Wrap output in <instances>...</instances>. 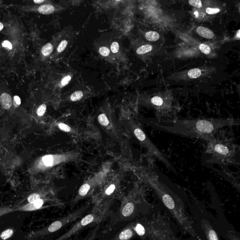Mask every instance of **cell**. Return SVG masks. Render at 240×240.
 I'll use <instances>...</instances> for the list:
<instances>
[{
	"mask_svg": "<svg viewBox=\"0 0 240 240\" xmlns=\"http://www.w3.org/2000/svg\"><path fill=\"white\" fill-rule=\"evenodd\" d=\"M152 128L169 133L205 141L212 139L221 128L239 125L240 121L234 118H178L158 121L152 119L148 122Z\"/></svg>",
	"mask_w": 240,
	"mask_h": 240,
	"instance_id": "obj_1",
	"label": "cell"
},
{
	"mask_svg": "<svg viewBox=\"0 0 240 240\" xmlns=\"http://www.w3.org/2000/svg\"><path fill=\"white\" fill-rule=\"evenodd\" d=\"M144 174L146 182L153 189L179 225L194 238L201 240L193 229L192 224L186 214L180 198L165 184L160 181L159 176L153 169H147L145 171Z\"/></svg>",
	"mask_w": 240,
	"mask_h": 240,
	"instance_id": "obj_2",
	"label": "cell"
},
{
	"mask_svg": "<svg viewBox=\"0 0 240 240\" xmlns=\"http://www.w3.org/2000/svg\"><path fill=\"white\" fill-rule=\"evenodd\" d=\"M206 142L205 153L208 158L206 160L208 163L224 166L237 164L239 147L232 139L223 135L220 130Z\"/></svg>",
	"mask_w": 240,
	"mask_h": 240,
	"instance_id": "obj_3",
	"label": "cell"
},
{
	"mask_svg": "<svg viewBox=\"0 0 240 240\" xmlns=\"http://www.w3.org/2000/svg\"><path fill=\"white\" fill-rule=\"evenodd\" d=\"M107 213V208H95L93 209L90 214L85 216L83 218H82L81 220L76 223L71 227L68 231L62 235L56 240H67L72 235H74L76 233L81 230L82 229L85 228L87 225L101 221L105 217Z\"/></svg>",
	"mask_w": 240,
	"mask_h": 240,
	"instance_id": "obj_4",
	"label": "cell"
},
{
	"mask_svg": "<svg viewBox=\"0 0 240 240\" xmlns=\"http://www.w3.org/2000/svg\"><path fill=\"white\" fill-rule=\"evenodd\" d=\"M134 134L137 139L144 144L145 147L152 156L162 162L168 169L175 174H177L176 170L169 160L159 150L153 142L150 140L143 130L139 128H136L134 130Z\"/></svg>",
	"mask_w": 240,
	"mask_h": 240,
	"instance_id": "obj_5",
	"label": "cell"
},
{
	"mask_svg": "<svg viewBox=\"0 0 240 240\" xmlns=\"http://www.w3.org/2000/svg\"><path fill=\"white\" fill-rule=\"evenodd\" d=\"M133 225L130 224L121 230L111 240H130L136 235Z\"/></svg>",
	"mask_w": 240,
	"mask_h": 240,
	"instance_id": "obj_6",
	"label": "cell"
},
{
	"mask_svg": "<svg viewBox=\"0 0 240 240\" xmlns=\"http://www.w3.org/2000/svg\"><path fill=\"white\" fill-rule=\"evenodd\" d=\"M201 226L207 240H220L214 229L205 218L201 220Z\"/></svg>",
	"mask_w": 240,
	"mask_h": 240,
	"instance_id": "obj_7",
	"label": "cell"
},
{
	"mask_svg": "<svg viewBox=\"0 0 240 240\" xmlns=\"http://www.w3.org/2000/svg\"><path fill=\"white\" fill-rule=\"evenodd\" d=\"M134 230L136 232V234L140 236V237H145L150 235V232H153V230L150 228L149 229H146L144 225L141 223H137L136 225H133Z\"/></svg>",
	"mask_w": 240,
	"mask_h": 240,
	"instance_id": "obj_8",
	"label": "cell"
},
{
	"mask_svg": "<svg viewBox=\"0 0 240 240\" xmlns=\"http://www.w3.org/2000/svg\"><path fill=\"white\" fill-rule=\"evenodd\" d=\"M0 103L4 109H8L12 105V99L9 94L4 93L0 97Z\"/></svg>",
	"mask_w": 240,
	"mask_h": 240,
	"instance_id": "obj_9",
	"label": "cell"
},
{
	"mask_svg": "<svg viewBox=\"0 0 240 240\" xmlns=\"http://www.w3.org/2000/svg\"><path fill=\"white\" fill-rule=\"evenodd\" d=\"M197 32L201 37L206 39H212L214 34L212 31L205 27L200 26L197 28Z\"/></svg>",
	"mask_w": 240,
	"mask_h": 240,
	"instance_id": "obj_10",
	"label": "cell"
},
{
	"mask_svg": "<svg viewBox=\"0 0 240 240\" xmlns=\"http://www.w3.org/2000/svg\"><path fill=\"white\" fill-rule=\"evenodd\" d=\"M55 7L52 5L45 4L39 7L38 9V11L41 14L49 15L53 13L55 11Z\"/></svg>",
	"mask_w": 240,
	"mask_h": 240,
	"instance_id": "obj_11",
	"label": "cell"
},
{
	"mask_svg": "<svg viewBox=\"0 0 240 240\" xmlns=\"http://www.w3.org/2000/svg\"><path fill=\"white\" fill-rule=\"evenodd\" d=\"M145 37L146 39L150 41H156L159 39L160 35L157 32L150 31L145 33Z\"/></svg>",
	"mask_w": 240,
	"mask_h": 240,
	"instance_id": "obj_12",
	"label": "cell"
},
{
	"mask_svg": "<svg viewBox=\"0 0 240 240\" xmlns=\"http://www.w3.org/2000/svg\"><path fill=\"white\" fill-rule=\"evenodd\" d=\"M53 51V46L50 43L46 44L41 49V53L44 56H47L49 55Z\"/></svg>",
	"mask_w": 240,
	"mask_h": 240,
	"instance_id": "obj_13",
	"label": "cell"
},
{
	"mask_svg": "<svg viewBox=\"0 0 240 240\" xmlns=\"http://www.w3.org/2000/svg\"><path fill=\"white\" fill-rule=\"evenodd\" d=\"M153 49V47L150 45H145L137 48V53L139 55H142L146 53L149 52Z\"/></svg>",
	"mask_w": 240,
	"mask_h": 240,
	"instance_id": "obj_14",
	"label": "cell"
},
{
	"mask_svg": "<svg viewBox=\"0 0 240 240\" xmlns=\"http://www.w3.org/2000/svg\"><path fill=\"white\" fill-rule=\"evenodd\" d=\"M201 75V71L199 69H193L188 72V76L191 78H196Z\"/></svg>",
	"mask_w": 240,
	"mask_h": 240,
	"instance_id": "obj_15",
	"label": "cell"
},
{
	"mask_svg": "<svg viewBox=\"0 0 240 240\" xmlns=\"http://www.w3.org/2000/svg\"><path fill=\"white\" fill-rule=\"evenodd\" d=\"M83 93L81 91H76L70 96V99L72 101H78L83 98Z\"/></svg>",
	"mask_w": 240,
	"mask_h": 240,
	"instance_id": "obj_16",
	"label": "cell"
},
{
	"mask_svg": "<svg viewBox=\"0 0 240 240\" xmlns=\"http://www.w3.org/2000/svg\"><path fill=\"white\" fill-rule=\"evenodd\" d=\"M90 189V186L89 185V184L87 183L83 184L79 190V194L81 197H84L87 194Z\"/></svg>",
	"mask_w": 240,
	"mask_h": 240,
	"instance_id": "obj_17",
	"label": "cell"
},
{
	"mask_svg": "<svg viewBox=\"0 0 240 240\" xmlns=\"http://www.w3.org/2000/svg\"><path fill=\"white\" fill-rule=\"evenodd\" d=\"M98 120L99 123L103 126H107L109 124V121L105 114H101L98 117Z\"/></svg>",
	"mask_w": 240,
	"mask_h": 240,
	"instance_id": "obj_18",
	"label": "cell"
},
{
	"mask_svg": "<svg viewBox=\"0 0 240 240\" xmlns=\"http://www.w3.org/2000/svg\"><path fill=\"white\" fill-rule=\"evenodd\" d=\"M42 160L44 164L47 166H51L53 163V158L52 155H47L43 157Z\"/></svg>",
	"mask_w": 240,
	"mask_h": 240,
	"instance_id": "obj_19",
	"label": "cell"
},
{
	"mask_svg": "<svg viewBox=\"0 0 240 240\" xmlns=\"http://www.w3.org/2000/svg\"><path fill=\"white\" fill-rule=\"evenodd\" d=\"M199 49L205 55H208L211 52V48L207 45L201 44L199 45Z\"/></svg>",
	"mask_w": 240,
	"mask_h": 240,
	"instance_id": "obj_20",
	"label": "cell"
},
{
	"mask_svg": "<svg viewBox=\"0 0 240 240\" xmlns=\"http://www.w3.org/2000/svg\"><path fill=\"white\" fill-rule=\"evenodd\" d=\"M13 234V230L9 229H8V230H6L5 231L2 233V234L1 235V237L3 240H6V239H8L10 237V236H11Z\"/></svg>",
	"mask_w": 240,
	"mask_h": 240,
	"instance_id": "obj_21",
	"label": "cell"
},
{
	"mask_svg": "<svg viewBox=\"0 0 240 240\" xmlns=\"http://www.w3.org/2000/svg\"><path fill=\"white\" fill-rule=\"evenodd\" d=\"M68 45L67 41L66 40H63L60 44L59 45L58 47H57V51L58 53H61L65 50L66 47Z\"/></svg>",
	"mask_w": 240,
	"mask_h": 240,
	"instance_id": "obj_22",
	"label": "cell"
},
{
	"mask_svg": "<svg viewBox=\"0 0 240 240\" xmlns=\"http://www.w3.org/2000/svg\"><path fill=\"white\" fill-rule=\"evenodd\" d=\"M40 199V196L39 195L36 193L32 194L31 195L28 197V201L29 203H33L37 200Z\"/></svg>",
	"mask_w": 240,
	"mask_h": 240,
	"instance_id": "obj_23",
	"label": "cell"
},
{
	"mask_svg": "<svg viewBox=\"0 0 240 240\" xmlns=\"http://www.w3.org/2000/svg\"><path fill=\"white\" fill-rule=\"evenodd\" d=\"M99 52L103 56H107L110 53V50L105 47H102L99 49Z\"/></svg>",
	"mask_w": 240,
	"mask_h": 240,
	"instance_id": "obj_24",
	"label": "cell"
},
{
	"mask_svg": "<svg viewBox=\"0 0 240 240\" xmlns=\"http://www.w3.org/2000/svg\"><path fill=\"white\" fill-rule=\"evenodd\" d=\"M189 3L190 5L196 8H201L202 6V2L200 0H189Z\"/></svg>",
	"mask_w": 240,
	"mask_h": 240,
	"instance_id": "obj_25",
	"label": "cell"
},
{
	"mask_svg": "<svg viewBox=\"0 0 240 240\" xmlns=\"http://www.w3.org/2000/svg\"><path fill=\"white\" fill-rule=\"evenodd\" d=\"M46 108H47V107L45 104H42L40 105L38 109L37 110V114H38V115L39 116H43V114L46 112Z\"/></svg>",
	"mask_w": 240,
	"mask_h": 240,
	"instance_id": "obj_26",
	"label": "cell"
},
{
	"mask_svg": "<svg viewBox=\"0 0 240 240\" xmlns=\"http://www.w3.org/2000/svg\"><path fill=\"white\" fill-rule=\"evenodd\" d=\"M119 50V45L117 42H114L112 43L111 46V50L112 53H117Z\"/></svg>",
	"mask_w": 240,
	"mask_h": 240,
	"instance_id": "obj_27",
	"label": "cell"
},
{
	"mask_svg": "<svg viewBox=\"0 0 240 240\" xmlns=\"http://www.w3.org/2000/svg\"><path fill=\"white\" fill-rule=\"evenodd\" d=\"M59 127L61 130L62 131L65 132H69L70 130V128L67 125L65 124L64 123H59L58 125Z\"/></svg>",
	"mask_w": 240,
	"mask_h": 240,
	"instance_id": "obj_28",
	"label": "cell"
},
{
	"mask_svg": "<svg viewBox=\"0 0 240 240\" xmlns=\"http://www.w3.org/2000/svg\"><path fill=\"white\" fill-rule=\"evenodd\" d=\"M43 200L39 199L36 200L34 203H33V206L34 207L35 209H39L42 206V205H43Z\"/></svg>",
	"mask_w": 240,
	"mask_h": 240,
	"instance_id": "obj_29",
	"label": "cell"
},
{
	"mask_svg": "<svg viewBox=\"0 0 240 240\" xmlns=\"http://www.w3.org/2000/svg\"><path fill=\"white\" fill-rule=\"evenodd\" d=\"M220 11V9H214V8H207L206 9V13L208 14H215L218 13Z\"/></svg>",
	"mask_w": 240,
	"mask_h": 240,
	"instance_id": "obj_30",
	"label": "cell"
},
{
	"mask_svg": "<svg viewBox=\"0 0 240 240\" xmlns=\"http://www.w3.org/2000/svg\"><path fill=\"white\" fill-rule=\"evenodd\" d=\"M71 77L69 75V76H65L64 78H63L62 80L61 81V85L62 86V87H64V86H65V85H67L68 84V83L70 82V81L71 80Z\"/></svg>",
	"mask_w": 240,
	"mask_h": 240,
	"instance_id": "obj_31",
	"label": "cell"
},
{
	"mask_svg": "<svg viewBox=\"0 0 240 240\" xmlns=\"http://www.w3.org/2000/svg\"><path fill=\"white\" fill-rule=\"evenodd\" d=\"M115 188H116V187H115V185H114V184H112V185H111L109 187H108L107 189H106V191H105V193L107 195H110L111 194H112L113 192L114 191V189H115Z\"/></svg>",
	"mask_w": 240,
	"mask_h": 240,
	"instance_id": "obj_32",
	"label": "cell"
},
{
	"mask_svg": "<svg viewBox=\"0 0 240 240\" xmlns=\"http://www.w3.org/2000/svg\"><path fill=\"white\" fill-rule=\"evenodd\" d=\"M3 47L9 48V49H12V46L11 43L8 41H5L2 43Z\"/></svg>",
	"mask_w": 240,
	"mask_h": 240,
	"instance_id": "obj_33",
	"label": "cell"
},
{
	"mask_svg": "<svg viewBox=\"0 0 240 240\" xmlns=\"http://www.w3.org/2000/svg\"><path fill=\"white\" fill-rule=\"evenodd\" d=\"M228 237L230 240H240L239 238L237 237L235 234H234L233 232H229L228 233Z\"/></svg>",
	"mask_w": 240,
	"mask_h": 240,
	"instance_id": "obj_34",
	"label": "cell"
},
{
	"mask_svg": "<svg viewBox=\"0 0 240 240\" xmlns=\"http://www.w3.org/2000/svg\"><path fill=\"white\" fill-rule=\"evenodd\" d=\"M14 105L18 107L21 104L20 98L18 96H15L14 97Z\"/></svg>",
	"mask_w": 240,
	"mask_h": 240,
	"instance_id": "obj_35",
	"label": "cell"
},
{
	"mask_svg": "<svg viewBox=\"0 0 240 240\" xmlns=\"http://www.w3.org/2000/svg\"><path fill=\"white\" fill-rule=\"evenodd\" d=\"M96 230H94V231L91 235L90 236H89V237H88L86 240H94L95 239L96 237Z\"/></svg>",
	"mask_w": 240,
	"mask_h": 240,
	"instance_id": "obj_36",
	"label": "cell"
},
{
	"mask_svg": "<svg viewBox=\"0 0 240 240\" xmlns=\"http://www.w3.org/2000/svg\"><path fill=\"white\" fill-rule=\"evenodd\" d=\"M44 1V0H34V1H33L34 3H37V4H40L41 3H43Z\"/></svg>",
	"mask_w": 240,
	"mask_h": 240,
	"instance_id": "obj_37",
	"label": "cell"
},
{
	"mask_svg": "<svg viewBox=\"0 0 240 240\" xmlns=\"http://www.w3.org/2000/svg\"><path fill=\"white\" fill-rule=\"evenodd\" d=\"M3 26H4L3 25V24L0 22V31H1V30L3 29Z\"/></svg>",
	"mask_w": 240,
	"mask_h": 240,
	"instance_id": "obj_38",
	"label": "cell"
},
{
	"mask_svg": "<svg viewBox=\"0 0 240 240\" xmlns=\"http://www.w3.org/2000/svg\"><path fill=\"white\" fill-rule=\"evenodd\" d=\"M240 30H238V31H237V36L238 38H240Z\"/></svg>",
	"mask_w": 240,
	"mask_h": 240,
	"instance_id": "obj_39",
	"label": "cell"
}]
</instances>
